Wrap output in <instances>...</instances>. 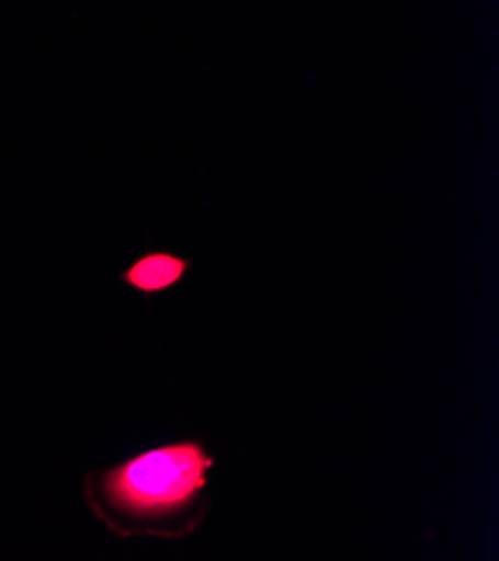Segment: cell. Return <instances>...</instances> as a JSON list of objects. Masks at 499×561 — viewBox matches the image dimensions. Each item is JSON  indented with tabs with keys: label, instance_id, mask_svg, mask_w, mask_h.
Instances as JSON below:
<instances>
[{
	"label": "cell",
	"instance_id": "obj_1",
	"mask_svg": "<svg viewBox=\"0 0 499 561\" xmlns=\"http://www.w3.org/2000/svg\"><path fill=\"white\" fill-rule=\"evenodd\" d=\"M213 466L202 440H178L88 472L83 492L110 533L182 539L211 511L206 474Z\"/></svg>",
	"mask_w": 499,
	"mask_h": 561
},
{
	"label": "cell",
	"instance_id": "obj_2",
	"mask_svg": "<svg viewBox=\"0 0 499 561\" xmlns=\"http://www.w3.org/2000/svg\"><path fill=\"white\" fill-rule=\"evenodd\" d=\"M189 268H191L189 260L178 257L173 253H166V251H155V253L139 257L120 277H122V283H126L135 291L144 294V296H155V294L169 291L171 287L180 285Z\"/></svg>",
	"mask_w": 499,
	"mask_h": 561
}]
</instances>
